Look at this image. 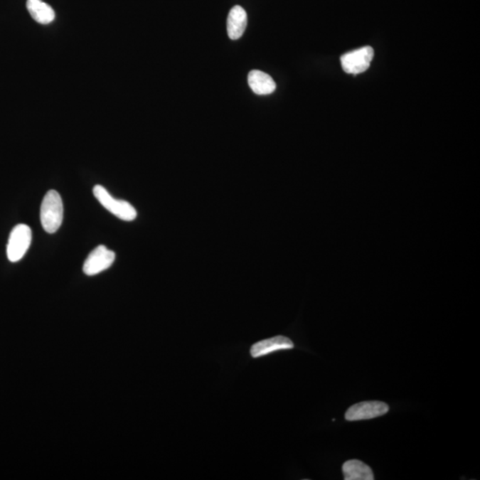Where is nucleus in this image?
<instances>
[{
    "instance_id": "f257e3e1",
    "label": "nucleus",
    "mask_w": 480,
    "mask_h": 480,
    "mask_svg": "<svg viewBox=\"0 0 480 480\" xmlns=\"http://www.w3.org/2000/svg\"><path fill=\"white\" fill-rule=\"evenodd\" d=\"M63 219V205L62 198L55 190L46 194L41 208V224L46 233H56L62 225Z\"/></svg>"
},
{
    "instance_id": "f03ea898",
    "label": "nucleus",
    "mask_w": 480,
    "mask_h": 480,
    "mask_svg": "<svg viewBox=\"0 0 480 480\" xmlns=\"http://www.w3.org/2000/svg\"><path fill=\"white\" fill-rule=\"evenodd\" d=\"M92 192L103 208L113 213L114 215L119 217V219L130 222L137 218V210L129 202L114 198L102 185H95Z\"/></svg>"
},
{
    "instance_id": "7ed1b4c3",
    "label": "nucleus",
    "mask_w": 480,
    "mask_h": 480,
    "mask_svg": "<svg viewBox=\"0 0 480 480\" xmlns=\"http://www.w3.org/2000/svg\"><path fill=\"white\" fill-rule=\"evenodd\" d=\"M32 233L26 224H18L11 231L7 244V257L10 262H16L23 257L30 247Z\"/></svg>"
},
{
    "instance_id": "20e7f679",
    "label": "nucleus",
    "mask_w": 480,
    "mask_h": 480,
    "mask_svg": "<svg viewBox=\"0 0 480 480\" xmlns=\"http://www.w3.org/2000/svg\"><path fill=\"white\" fill-rule=\"evenodd\" d=\"M371 46H364L354 51L345 53L341 57V64L345 73L358 75L364 73L370 67L373 58Z\"/></svg>"
},
{
    "instance_id": "39448f33",
    "label": "nucleus",
    "mask_w": 480,
    "mask_h": 480,
    "mask_svg": "<svg viewBox=\"0 0 480 480\" xmlns=\"http://www.w3.org/2000/svg\"><path fill=\"white\" fill-rule=\"evenodd\" d=\"M389 405L380 401H365L351 405L345 412L347 421H361L370 420L386 415L389 412Z\"/></svg>"
},
{
    "instance_id": "423d86ee",
    "label": "nucleus",
    "mask_w": 480,
    "mask_h": 480,
    "mask_svg": "<svg viewBox=\"0 0 480 480\" xmlns=\"http://www.w3.org/2000/svg\"><path fill=\"white\" fill-rule=\"evenodd\" d=\"M115 252L107 249L105 245H99L89 254L85 260L83 272L87 276L96 275L110 268L115 261Z\"/></svg>"
},
{
    "instance_id": "0eeeda50",
    "label": "nucleus",
    "mask_w": 480,
    "mask_h": 480,
    "mask_svg": "<svg viewBox=\"0 0 480 480\" xmlns=\"http://www.w3.org/2000/svg\"><path fill=\"white\" fill-rule=\"evenodd\" d=\"M294 346L289 338L277 336L269 339L262 340L252 344L250 348L252 358H257L279 351L292 350Z\"/></svg>"
},
{
    "instance_id": "6e6552de",
    "label": "nucleus",
    "mask_w": 480,
    "mask_h": 480,
    "mask_svg": "<svg viewBox=\"0 0 480 480\" xmlns=\"http://www.w3.org/2000/svg\"><path fill=\"white\" fill-rule=\"evenodd\" d=\"M247 26V16L243 7L234 6L230 11L227 20L228 35L233 41H237L244 34Z\"/></svg>"
},
{
    "instance_id": "1a4fd4ad",
    "label": "nucleus",
    "mask_w": 480,
    "mask_h": 480,
    "mask_svg": "<svg viewBox=\"0 0 480 480\" xmlns=\"http://www.w3.org/2000/svg\"><path fill=\"white\" fill-rule=\"evenodd\" d=\"M248 85L252 91L258 95L272 94L276 90L277 85L270 75L261 70H252L248 74Z\"/></svg>"
},
{
    "instance_id": "9d476101",
    "label": "nucleus",
    "mask_w": 480,
    "mask_h": 480,
    "mask_svg": "<svg viewBox=\"0 0 480 480\" xmlns=\"http://www.w3.org/2000/svg\"><path fill=\"white\" fill-rule=\"evenodd\" d=\"M345 480H373L375 479L372 469L365 462L358 460L345 462L343 465Z\"/></svg>"
},
{
    "instance_id": "9b49d317",
    "label": "nucleus",
    "mask_w": 480,
    "mask_h": 480,
    "mask_svg": "<svg viewBox=\"0 0 480 480\" xmlns=\"http://www.w3.org/2000/svg\"><path fill=\"white\" fill-rule=\"evenodd\" d=\"M26 6L28 13L37 23L48 24L55 21V11L42 0H27Z\"/></svg>"
}]
</instances>
